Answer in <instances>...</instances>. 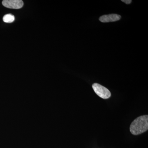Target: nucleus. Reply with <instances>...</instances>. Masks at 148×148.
<instances>
[{"label": "nucleus", "instance_id": "f257e3e1", "mask_svg": "<svg viewBox=\"0 0 148 148\" xmlns=\"http://www.w3.org/2000/svg\"><path fill=\"white\" fill-rule=\"evenodd\" d=\"M148 129V116L138 117L131 123L130 127V132L133 135H138L145 132Z\"/></svg>", "mask_w": 148, "mask_h": 148}, {"label": "nucleus", "instance_id": "f03ea898", "mask_svg": "<svg viewBox=\"0 0 148 148\" xmlns=\"http://www.w3.org/2000/svg\"><path fill=\"white\" fill-rule=\"evenodd\" d=\"M92 88L96 94L103 99H108L110 97L111 94L110 90L103 86L98 83L92 84Z\"/></svg>", "mask_w": 148, "mask_h": 148}, {"label": "nucleus", "instance_id": "7ed1b4c3", "mask_svg": "<svg viewBox=\"0 0 148 148\" xmlns=\"http://www.w3.org/2000/svg\"><path fill=\"white\" fill-rule=\"evenodd\" d=\"M2 4L7 8L18 9L23 6L24 3L21 0H4Z\"/></svg>", "mask_w": 148, "mask_h": 148}, {"label": "nucleus", "instance_id": "20e7f679", "mask_svg": "<svg viewBox=\"0 0 148 148\" xmlns=\"http://www.w3.org/2000/svg\"><path fill=\"white\" fill-rule=\"evenodd\" d=\"M121 18V16L119 14H112L108 15H104L101 16L99 18V20L103 23L107 22H114L118 21Z\"/></svg>", "mask_w": 148, "mask_h": 148}, {"label": "nucleus", "instance_id": "39448f33", "mask_svg": "<svg viewBox=\"0 0 148 148\" xmlns=\"http://www.w3.org/2000/svg\"><path fill=\"white\" fill-rule=\"evenodd\" d=\"M15 18L13 15L11 14H7L3 17V21L5 23H12L14 21Z\"/></svg>", "mask_w": 148, "mask_h": 148}, {"label": "nucleus", "instance_id": "423d86ee", "mask_svg": "<svg viewBox=\"0 0 148 148\" xmlns=\"http://www.w3.org/2000/svg\"><path fill=\"white\" fill-rule=\"evenodd\" d=\"M122 1L123 2L127 4H129L132 2V1L131 0H122Z\"/></svg>", "mask_w": 148, "mask_h": 148}]
</instances>
